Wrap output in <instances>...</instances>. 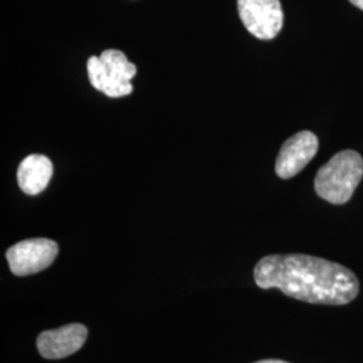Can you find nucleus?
<instances>
[{"label": "nucleus", "instance_id": "obj_4", "mask_svg": "<svg viewBox=\"0 0 363 363\" xmlns=\"http://www.w3.org/2000/svg\"><path fill=\"white\" fill-rule=\"evenodd\" d=\"M240 19L256 38H276L283 28L284 13L280 0H237Z\"/></svg>", "mask_w": 363, "mask_h": 363}, {"label": "nucleus", "instance_id": "obj_10", "mask_svg": "<svg viewBox=\"0 0 363 363\" xmlns=\"http://www.w3.org/2000/svg\"><path fill=\"white\" fill-rule=\"evenodd\" d=\"M255 363H289L286 361H280V359H264V361H257Z\"/></svg>", "mask_w": 363, "mask_h": 363}, {"label": "nucleus", "instance_id": "obj_7", "mask_svg": "<svg viewBox=\"0 0 363 363\" xmlns=\"http://www.w3.org/2000/svg\"><path fill=\"white\" fill-rule=\"evenodd\" d=\"M86 337V327L73 323L57 330L43 331L37 339V347L43 358L61 359L77 352L84 346Z\"/></svg>", "mask_w": 363, "mask_h": 363}, {"label": "nucleus", "instance_id": "obj_6", "mask_svg": "<svg viewBox=\"0 0 363 363\" xmlns=\"http://www.w3.org/2000/svg\"><path fill=\"white\" fill-rule=\"evenodd\" d=\"M319 150V140L315 133L310 130H301L292 138H289L283 144L277 160H276V174L281 179H289L298 175Z\"/></svg>", "mask_w": 363, "mask_h": 363}, {"label": "nucleus", "instance_id": "obj_8", "mask_svg": "<svg viewBox=\"0 0 363 363\" xmlns=\"http://www.w3.org/2000/svg\"><path fill=\"white\" fill-rule=\"evenodd\" d=\"M52 160L45 155L27 156L18 169V184L27 195L42 193L52 179Z\"/></svg>", "mask_w": 363, "mask_h": 363}, {"label": "nucleus", "instance_id": "obj_2", "mask_svg": "<svg viewBox=\"0 0 363 363\" xmlns=\"http://www.w3.org/2000/svg\"><path fill=\"white\" fill-rule=\"evenodd\" d=\"M363 178V159L357 151L346 150L333 156L315 178V191L333 205L349 202Z\"/></svg>", "mask_w": 363, "mask_h": 363}, {"label": "nucleus", "instance_id": "obj_9", "mask_svg": "<svg viewBox=\"0 0 363 363\" xmlns=\"http://www.w3.org/2000/svg\"><path fill=\"white\" fill-rule=\"evenodd\" d=\"M349 1H350L351 4H354L355 7L363 10V0H349Z\"/></svg>", "mask_w": 363, "mask_h": 363}, {"label": "nucleus", "instance_id": "obj_3", "mask_svg": "<svg viewBox=\"0 0 363 363\" xmlns=\"http://www.w3.org/2000/svg\"><path fill=\"white\" fill-rule=\"evenodd\" d=\"M136 73V66L130 64L124 52L115 49L105 50L100 57L91 55L88 60V76L91 85L112 99L132 93L130 79Z\"/></svg>", "mask_w": 363, "mask_h": 363}, {"label": "nucleus", "instance_id": "obj_1", "mask_svg": "<svg viewBox=\"0 0 363 363\" xmlns=\"http://www.w3.org/2000/svg\"><path fill=\"white\" fill-rule=\"evenodd\" d=\"M256 284L277 288L311 304L345 306L358 296L359 281L349 268L307 255H271L255 267Z\"/></svg>", "mask_w": 363, "mask_h": 363}, {"label": "nucleus", "instance_id": "obj_5", "mask_svg": "<svg viewBox=\"0 0 363 363\" xmlns=\"http://www.w3.org/2000/svg\"><path fill=\"white\" fill-rule=\"evenodd\" d=\"M58 255V245L49 238L25 240L6 253L10 269L16 276H28L49 268Z\"/></svg>", "mask_w": 363, "mask_h": 363}]
</instances>
